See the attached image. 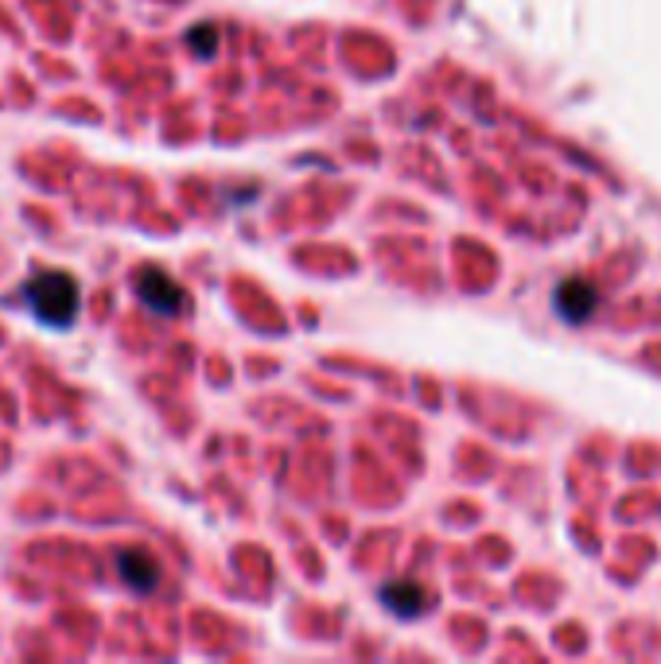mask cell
Wrapping results in <instances>:
<instances>
[{
  "label": "cell",
  "mask_w": 661,
  "mask_h": 664,
  "mask_svg": "<svg viewBox=\"0 0 661 664\" xmlns=\"http://www.w3.org/2000/svg\"><path fill=\"white\" fill-rule=\"evenodd\" d=\"M24 303L44 327L67 330L79 315V283L71 273L51 268V273H39L36 280L24 283Z\"/></svg>",
  "instance_id": "1"
},
{
  "label": "cell",
  "mask_w": 661,
  "mask_h": 664,
  "mask_svg": "<svg viewBox=\"0 0 661 664\" xmlns=\"http://www.w3.org/2000/svg\"><path fill=\"white\" fill-rule=\"evenodd\" d=\"M133 288H136V295H141L144 307L156 311V315H179V311L188 307V295H183V288H179V283L156 265L136 268Z\"/></svg>",
  "instance_id": "2"
},
{
  "label": "cell",
  "mask_w": 661,
  "mask_h": 664,
  "mask_svg": "<svg viewBox=\"0 0 661 664\" xmlns=\"http://www.w3.org/2000/svg\"><path fill=\"white\" fill-rule=\"evenodd\" d=\"M117 571H121V579H125L133 591L148 594L156 591V583H160V564H156L153 556L144 548H121L117 552Z\"/></svg>",
  "instance_id": "3"
},
{
  "label": "cell",
  "mask_w": 661,
  "mask_h": 664,
  "mask_svg": "<svg viewBox=\"0 0 661 664\" xmlns=\"http://www.w3.org/2000/svg\"><path fill=\"white\" fill-rule=\"evenodd\" d=\"M596 303H599L596 288H591V283H584V280H568V283H561V288H556V307H561L573 323L588 319Z\"/></svg>",
  "instance_id": "4"
},
{
  "label": "cell",
  "mask_w": 661,
  "mask_h": 664,
  "mask_svg": "<svg viewBox=\"0 0 661 664\" xmlns=\"http://www.w3.org/2000/svg\"><path fill=\"white\" fill-rule=\"evenodd\" d=\"M382 603L389 606L394 614L409 618V614H420L424 611V591L417 583H401V587H385L382 591Z\"/></svg>",
  "instance_id": "5"
},
{
  "label": "cell",
  "mask_w": 661,
  "mask_h": 664,
  "mask_svg": "<svg viewBox=\"0 0 661 664\" xmlns=\"http://www.w3.org/2000/svg\"><path fill=\"white\" fill-rule=\"evenodd\" d=\"M191 47H195L199 55H215V27H195V32H191Z\"/></svg>",
  "instance_id": "6"
}]
</instances>
